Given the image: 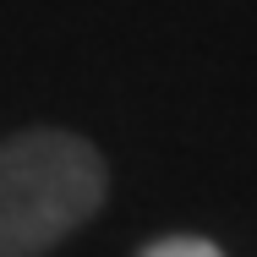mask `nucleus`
Returning <instances> with one entry per match:
<instances>
[{
	"mask_svg": "<svg viewBox=\"0 0 257 257\" xmlns=\"http://www.w3.org/2000/svg\"><path fill=\"white\" fill-rule=\"evenodd\" d=\"M104 159L71 132H22L0 143V257H39L93 219Z\"/></svg>",
	"mask_w": 257,
	"mask_h": 257,
	"instance_id": "nucleus-1",
	"label": "nucleus"
},
{
	"mask_svg": "<svg viewBox=\"0 0 257 257\" xmlns=\"http://www.w3.org/2000/svg\"><path fill=\"white\" fill-rule=\"evenodd\" d=\"M143 257H219V246L213 241H197V235H170V241L148 246Z\"/></svg>",
	"mask_w": 257,
	"mask_h": 257,
	"instance_id": "nucleus-2",
	"label": "nucleus"
}]
</instances>
